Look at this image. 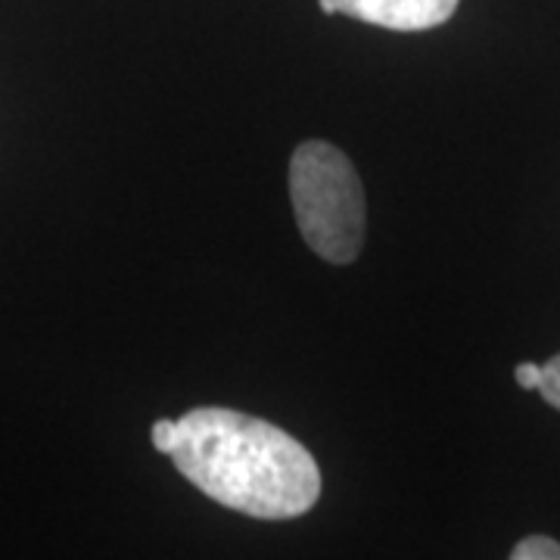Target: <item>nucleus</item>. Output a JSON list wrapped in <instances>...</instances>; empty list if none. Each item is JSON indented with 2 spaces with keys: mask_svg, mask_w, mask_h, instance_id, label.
I'll return each instance as SVG.
<instances>
[{
  "mask_svg": "<svg viewBox=\"0 0 560 560\" xmlns=\"http://www.w3.org/2000/svg\"><path fill=\"white\" fill-rule=\"evenodd\" d=\"M539 393H541V399L560 411V355H555V359L541 364Z\"/></svg>",
  "mask_w": 560,
  "mask_h": 560,
  "instance_id": "obj_5",
  "label": "nucleus"
},
{
  "mask_svg": "<svg viewBox=\"0 0 560 560\" xmlns=\"http://www.w3.org/2000/svg\"><path fill=\"white\" fill-rule=\"evenodd\" d=\"M175 430L168 458L212 501L259 521H290L315 508L318 464L287 430L231 408H194Z\"/></svg>",
  "mask_w": 560,
  "mask_h": 560,
  "instance_id": "obj_1",
  "label": "nucleus"
},
{
  "mask_svg": "<svg viewBox=\"0 0 560 560\" xmlns=\"http://www.w3.org/2000/svg\"><path fill=\"white\" fill-rule=\"evenodd\" d=\"M318 7L324 16L342 13L389 32H427L452 20L458 0H318Z\"/></svg>",
  "mask_w": 560,
  "mask_h": 560,
  "instance_id": "obj_3",
  "label": "nucleus"
},
{
  "mask_svg": "<svg viewBox=\"0 0 560 560\" xmlns=\"http://www.w3.org/2000/svg\"><path fill=\"white\" fill-rule=\"evenodd\" d=\"M290 200L302 241L324 261L349 265L364 243V190L349 156L324 140H305L290 160Z\"/></svg>",
  "mask_w": 560,
  "mask_h": 560,
  "instance_id": "obj_2",
  "label": "nucleus"
},
{
  "mask_svg": "<svg viewBox=\"0 0 560 560\" xmlns=\"http://www.w3.org/2000/svg\"><path fill=\"white\" fill-rule=\"evenodd\" d=\"M511 560H560V541L548 536H526L511 551Z\"/></svg>",
  "mask_w": 560,
  "mask_h": 560,
  "instance_id": "obj_4",
  "label": "nucleus"
},
{
  "mask_svg": "<svg viewBox=\"0 0 560 560\" xmlns=\"http://www.w3.org/2000/svg\"><path fill=\"white\" fill-rule=\"evenodd\" d=\"M514 381H517V386H523V389H539L541 364H536V361H523V364H517V371H514Z\"/></svg>",
  "mask_w": 560,
  "mask_h": 560,
  "instance_id": "obj_7",
  "label": "nucleus"
},
{
  "mask_svg": "<svg viewBox=\"0 0 560 560\" xmlns=\"http://www.w3.org/2000/svg\"><path fill=\"white\" fill-rule=\"evenodd\" d=\"M175 420H156L153 423V445H156V452L162 455H168L172 452V445H175Z\"/></svg>",
  "mask_w": 560,
  "mask_h": 560,
  "instance_id": "obj_6",
  "label": "nucleus"
}]
</instances>
